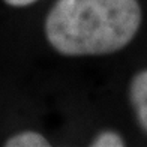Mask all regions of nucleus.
I'll return each mask as SVG.
<instances>
[{
  "instance_id": "2",
  "label": "nucleus",
  "mask_w": 147,
  "mask_h": 147,
  "mask_svg": "<svg viewBox=\"0 0 147 147\" xmlns=\"http://www.w3.org/2000/svg\"><path fill=\"white\" fill-rule=\"evenodd\" d=\"M129 96L138 123L143 126L144 131H147V69L138 72L132 78Z\"/></svg>"
},
{
  "instance_id": "3",
  "label": "nucleus",
  "mask_w": 147,
  "mask_h": 147,
  "mask_svg": "<svg viewBox=\"0 0 147 147\" xmlns=\"http://www.w3.org/2000/svg\"><path fill=\"white\" fill-rule=\"evenodd\" d=\"M5 146L8 147H47L50 143L47 141V138L41 134L35 131H24L20 132L17 135H12L5 141Z\"/></svg>"
},
{
  "instance_id": "5",
  "label": "nucleus",
  "mask_w": 147,
  "mask_h": 147,
  "mask_svg": "<svg viewBox=\"0 0 147 147\" xmlns=\"http://www.w3.org/2000/svg\"><path fill=\"white\" fill-rule=\"evenodd\" d=\"M5 2L9 6H14V8H24V6H29L38 0H5Z\"/></svg>"
},
{
  "instance_id": "4",
  "label": "nucleus",
  "mask_w": 147,
  "mask_h": 147,
  "mask_svg": "<svg viewBox=\"0 0 147 147\" xmlns=\"http://www.w3.org/2000/svg\"><path fill=\"white\" fill-rule=\"evenodd\" d=\"M92 146L93 147H116V146L120 147V146H125V143L119 134L113 132V131H105L95 138Z\"/></svg>"
},
{
  "instance_id": "1",
  "label": "nucleus",
  "mask_w": 147,
  "mask_h": 147,
  "mask_svg": "<svg viewBox=\"0 0 147 147\" xmlns=\"http://www.w3.org/2000/svg\"><path fill=\"white\" fill-rule=\"evenodd\" d=\"M141 24L137 0H57L45 35L63 56H104L125 48Z\"/></svg>"
}]
</instances>
